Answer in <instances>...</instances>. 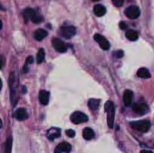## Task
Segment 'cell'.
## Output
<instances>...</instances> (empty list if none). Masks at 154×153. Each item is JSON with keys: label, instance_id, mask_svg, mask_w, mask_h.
<instances>
[{"label": "cell", "instance_id": "603a6c76", "mask_svg": "<svg viewBox=\"0 0 154 153\" xmlns=\"http://www.w3.org/2000/svg\"><path fill=\"white\" fill-rule=\"evenodd\" d=\"M43 21H44L43 16L37 13V14H36L35 16V17L32 19V22H33L34 23H40V22H43Z\"/></svg>", "mask_w": 154, "mask_h": 153}, {"label": "cell", "instance_id": "cb8c5ba5", "mask_svg": "<svg viewBox=\"0 0 154 153\" xmlns=\"http://www.w3.org/2000/svg\"><path fill=\"white\" fill-rule=\"evenodd\" d=\"M66 134L69 137L73 138L75 137V131L74 130H72V129H69V130H67L66 131Z\"/></svg>", "mask_w": 154, "mask_h": 153}, {"label": "cell", "instance_id": "7c38bea8", "mask_svg": "<svg viewBox=\"0 0 154 153\" xmlns=\"http://www.w3.org/2000/svg\"><path fill=\"white\" fill-rule=\"evenodd\" d=\"M39 101L43 105H47L49 102V98H50V93L48 92L46 90H42L39 92L38 95Z\"/></svg>", "mask_w": 154, "mask_h": 153}, {"label": "cell", "instance_id": "8992f818", "mask_svg": "<svg viewBox=\"0 0 154 153\" xmlns=\"http://www.w3.org/2000/svg\"><path fill=\"white\" fill-rule=\"evenodd\" d=\"M51 42H52V45L54 46V48L57 52L63 53V52H66L67 51L68 48L66 44L63 40L58 38H54Z\"/></svg>", "mask_w": 154, "mask_h": 153}, {"label": "cell", "instance_id": "52a82bcc", "mask_svg": "<svg viewBox=\"0 0 154 153\" xmlns=\"http://www.w3.org/2000/svg\"><path fill=\"white\" fill-rule=\"evenodd\" d=\"M94 39L99 44V46H100V47L102 50H108L110 49V46H111L110 43L104 36L101 35L99 34H95Z\"/></svg>", "mask_w": 154, "mask_h": 153}, {"label": "cell", "instance_id": "7402d4cb", "mask_svg": "<svg viewBox=\"0 0 154 153\" xmlns=\"http://www.w3.org/2000/svg\"><path fill=\"white\" fill-rule=\"evenodd\" d=\"M45 50L43 48H40L38 51L37 56H36V60H37L38 64H41L45 61Z\"/></svg>", "mask_w": 154, "mask_h": 153}, {"label": "cell", "instance_id": "d4e9b609", "mask_svg": "<svg viewBox=\"0 0 154 153\" xmlns=\"http://www.w3.org/2000/svg\"><path fill=\"white\" fill-rule=\"evenodd\" d=\"M113 4L116 6V7H121L123 4L124 0H112Z\"/></svg>", "mask_w": 154, "mask_h": 153}, {"label": "cell", "instance_id": "ffe728a7", "mask_svg": "<svg viewBox=\"0 0 154 153\" xmlns=\"http://www.w3.org/2000/svg\"><path fill=\"white\" fill-rule=\"evenodd\" d=\"M88 106L90 109H91L92 110H96V109H98L99 104H100V100L99 99H95V98H90L88 100Z\"/></svg>", "mask_w": 154, "mask_h": 153}, {"label": "cell", "instance_id": "83f0119b", "mask_svg": "<svg viewBox=\"0 0 154 153\" xmlns=\"http://www.w3.org/2000/svg\"><path fill=\"white\" fill-rule=\"evenodd\" d=\"M120 27L121 29H125V28H126V27H127V25H126L124 22H120Z\"/></svg>", "mask_w": 154, "mask_h": 153}, {"label": "cell", "instance_id": "5bb4252c", "mask_svg": "<svg viewBox=\"0 0 154 153\" xmlns=\"http://www.w3.org/2000/svg\"><path fill=\"white\" fill-rule=\"evenodd\" d=\"M95 136V133L93 130L90 128H85L83 130V137L87 140H90Z\"/></svg>", "mask_w": 154, "mask_h": 153}, {"label": "cell", "instance_id": "e0dca14e", "mask_svg": "<svg viewBox=\"0 0 154 153\" xmlns=\"http://www.w3.org/2000/svg\"><path fill=\"white\" fill-rule=\"evenodd\" d=\"M126 37L131 41H135L138 38V34L136 31L132 29H129L126 32Z\"/></svg>", "mask_w": 154, "mask_h": 153}, {"label": "cell", "instance_id": "9c48e42d", "mask_svg": "<svg viewBox=\"0 0 154 153\" xmlns=\"http://www.w3.org/2000/svg\"><path fill=\"white\" fill-rule=\"evenodd\" d=\"M36 14H37V12H35V10L31 8H27L23 12V19L26 22H28L29 20L31 21L32 20Z\"/></svg>", "mask_w": 154, "mask_h": 153}, {"label": "cell", "instance_id": "4316f807", "mask_svg": "<svg viewBox=\"0 0 154 153\" xmlns=\"http://www.w3.org/2000/svg\"><path fill=\"white\" fill-rule=\"evenodd\" d=\"M115 56L117 58H120L123 56V50H118L115 52Z\"/></svg>", "mask_w": 154, "mask_h": 153}, {"label": "cell", "instance_id": "f546056e", "mask_svg": "<svg viewBox=\"0 0 154 153\" xmlns=\"http://www.w3.org/2000/svg\"><path fill=\"white\" fill-rule=\"evenodd\" d=\"M141 153H153V152L151 151H149V150H142V151H141Z\"/></svg>", "mask_w": 154, "mask_h": 153}, {"label": "cell", "instance_id": "ba28073f", "mask_svg": "<svg viewBox=\"0 0 154 153\" xmlns=\"http://www.w3.org/2000/svg\"><path fill=\"white\" fill-rule=\"evenodd\" d=\"M132 110L138 115H144L149 110V107L146 103L140 102L134 104V106H132Z\"/></svg>", "mask_w": 154, "mask_h": 153}, {"label": "cell", "instance_id": "2e32d148", "mask_svg": "<svg viewBox=\"0 0 154 153\" xmlns=\"http://www.w3.org/2000/svg\"><path fill=\"white\" fill-rule=\"evenodd\" d=\"M137 75L140 78H143V79H149V78L151 77L150 73L145 68H141L138 69V72H137Z\"/></svg>", "mask_w": 154, "mask_h": 153}, {"label": "cell", "instance_id": "ac0fdd59", "mask_svg": "<svg viewBox=\"0 0 154 153\" xmlns=\"http://www.w3.org/2000/svg\"><path fill=\"white\" fill-rule=\"evenodd\" d=\"M57 147L60 148V150L62 152L69 153L72 151V146H71L68 142H60V143L57 146Z\"/></svg>", "mask_w": 154, "mask_h": 153}, {"label": "cell", "instance_id": "5b68a950", "mask_svg": "<svg viewBox=\"0 0 154 153\" xmlns=\"http://www.w3.org/2000/svg\"><path fill=\"white\" fill-rule=\"evenodd\" d=\"M125 14L129 19H137L141 14V10L136 5H131L126 8Z\"/></svg>", "mask_w": 154, "mask_h": 153}, {"label": "cell", "instance_id": "277c9868", "mask_svg": "<svg viewBox=\"0 0 154 153\" xmlns=\"http://www.w3.org/2000/svg\"><path fill=\"white\" fill-rule=\"evenodd\" d=\"M71 121L74 123V124H81V123L87 122L88 121V116L86 115L85 113L80 111H76V112H73L70 116Z\"/></svg>", "mask_w": 154, "mask_h": 153}, {"label": "cell", "instance_id": "9a60e30c", "mask_svg": "<svg viewBox=\"0 0 154 153\" xmlns=\"http://www.w3.org/2000/svg\"><path fill=\"white\" fill-rule=\"evenodd\" d=\"M93 12L97 16H102L106 13V8L102 4H96L93 8Z\"/></svg>", "mask_w": 154, "mask_h": 153}, {"label": "cell", "instance_id": "4fadbf2b", "mask_svg": "<svg viewBox=\"0 0 154 153\" xmlns=\"http://www.w3.org/2000/svg\"><path fill=\"white\" fill-rule=\"evenodd\" d=\"M48 32L46 30L44 29V28H38L34 32V38L40 41V40H42L44 38H45L48 36Z\"/></svg>", "mask_w": 154, "mask_h": 153}, {"label": "cell", "instance_id": "30bf717a", "mask_svg": "<svg viewBox=\"0 0 154 153\" xmlns=\"http://www.w3.org/2000/svg\"><path fill=\"white\" fill-rule=\"evenodd\" d=\"M14 117L16 118L18 121H23L28 118L29 115L27 113V111L24 108H19L15 111L14 114Z\"/></svg>", "mask_w": 154, "mask_h": 153}, {"label": "cell", "instance_id": "f1b7e54d", "mask_svg": "<svg viewBox=\"0 0 154 153\" xmlns=\"http://www.w3.org/2000/svg\"><path fill=\"white\" fill-rule=\"evenodd\" d=\"M54 153H62V152L60 151V148L57 146V148H56L55 150H54Z\"/></svg>", "mask_w": 154, "mask_h": 153}, {"label": "cell", "instance_id": "8fae6325", "mask_svg": "<svg viewBox=\"0 0 154 153\" xmlns=\"http://www.w3.org/2000/svg\"><path fill=\"white\" fill-rule=\"evenodd\" d=\"M133 92L131 90H126L123 93V102L126 106H131L133 100Z\"/></svg>", "mask_w": 154, "mask_h": 153}, {"label": "cell", "instance_id": "484cf974", "mask_svg": "<svg viewBox=\"0 0 154 153\" xmlns=\"http://www.w3.org/2000/svg\"><path fill=\"white\" fill-rule=\"evenodd\" d=\"M34 62V58H33V56H30L27 57L26 60V64H32Z\"/></svg>", "mask_w": 154, "mask_h": 153}, {"label": "cell", "instance_id": "3957f363", "mask_svg": "<svg viewBox=\"0 0 154 153\" xmlns=\"http://www.w3.org/2000/svg\"><path fill=\"white\" fill-rule=\"evenodd\" d=\"M60 34L66 39H70L76 34V28L72 26H64L60 28Z\"/></svg>", "mask_w": 154, "mask_h": 153}, {"label": "cell", "instance_id": "6da1fadb", "mask_svg": "<svg viewBox=\"0 0 154 153\" xmlns=\"http://www.w3.org/2000/svg\"><path fill=\"white\" fill-rule=\"evenodd\" d=\"M105 110L107 112V122L110 128H114V118H115V107L111 100H108L105 104Z\"/></svg>", "mask_w": 154, "mask_h": 153}, {"label": "cell", "instance_id": "7a4b0ae2", "mask_svg": "<svg viewBox=\"0 0 154 153\" xmlns=\"http://www.w3.org/2000/svg\"><path fill=\"white\" fill-rule=\"evenodd\" d=\"M131 128L135 130H138L142 133H145L149 130L151 127V123L149 120H139V121H133L130 122Z\"/></svg>", "mask_w": 154, "mask_h": 153}, {"label": "cell", "instance_id": "d6986e66", "mask_svg": "<svg viewBox=\"0 0 154 153\" xmlns=\"http://www.w3.org/2000/svg\"><path fill=\"white\" fill-rule=\"evenodd\" d=\"M61 135V130L58 128H54V131H53V129L48 130V137L51 140H54L55 138H58Z\"/></svg>", "mask_w": 154, "mask_h": 153}, {"label": "cell", "instance_id": "4dcf8cb0", "mask_svg": "<svg viewBox=\"0 0 154 153\" xmlns=\"http://www.w3.org/2000/svg\"><path fill=\"white\" fill-rule=\"evenodd\" d=\"M92 1H93V2H99V0H92Z\"/></svg>", "mask_w": 154, "mask_h": 153}, {"label": "cell", "instance_id": "44dd1931", "mask_svg": "<svg viewBox=\"0 0 154 153\" xmlns=\"http://www.w3.org/2000/svg\"><path fill=\"white\" fill-rule=\"evenodd\" d=\"M12 148V137L8 136L5 140L4 146V153H11Z\"/></svg>", "mask_w": 154, "mask_h": 153}]
</instances>
